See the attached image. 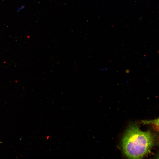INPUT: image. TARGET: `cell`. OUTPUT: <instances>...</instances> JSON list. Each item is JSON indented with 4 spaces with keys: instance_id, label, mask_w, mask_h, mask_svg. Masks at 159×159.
<instances>
[{
    "instance_id": "6da1fadb",
    "label": "cell",
    "mask_w": 159,
    "mask_h": 159,
    "mask_svg": "<svg viewBox=\"0 0 159 159\" xmlns=\"http://www.w3.org/2000/svg\"><path fill=\"white\" fill-rule=\"evenodd\" d=\"M156 137L150 131H143L136 125L130 127L122 140V146L129 158H142L150 152L155 143Z\"/></svg>"
},
{
    "instance_id": "7a4b0ae2",
    "label": "cell",
    "mask_w": 159,
    "mask_h": 159,
    "mask_svg": "<svg viewBox=\"0 0 159 159\" xmlns=\"http://www.w3.org/2000/svg\"><path fill=\"white\" fill-rule=\"evenodd\" d=\"M143 122V124L152 125L159 128V118L153 120H145Z\"/></svg>"
},
{
    "instance_id": "3957f363",
    "label": "cell",
    "mask_w": 159,
    "mask_h": 159,
    "mask_svg": "<svg viewBox=\"0 0 159 159\" xmlns=\"http://www.w3.org/2000/svg\"><path fill=\"white\" fill-rule=\"evenodd\" d=\"M155 158L159 159V153L155 156Z\"/></svg>"
}]
</instances>
